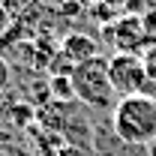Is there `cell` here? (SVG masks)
Returning <instances> with one entry per match:
<instances>
[{
    "instance_id": "5",
    "label": "cell",
    "mask_w": 156,
    "mask_h": 156,
    "mask_svg": "<svg viewBox=\"0 0 156 156\" xmlns=\"http://www.w3.org/2000/svg\"><path fill=\"white\" fill-rule=\"evenodd\" d=\"M60 54H63V60L72 69V66L84 63V60L99 57V45L90 36H84V33H69V36L63 39V45H60Z\"/></svg>"
},
{
    "instance_id": "9",
    "label": "cell",
    "mask_w": 156,
    "mask_h": 156,
    "mask_svg": "<svg viewBox=\"0 0 156 156\" xmlns=\"http://www.w3.org/2000/svg\"><path fill=\"white\" fill-rule=\"evenodd\" d=\"M45 3H66V0H45Z\"/></svg>"
},
{
    "instance_id": "2",
    "label": "cell",
    "mask_w": 156,
    "mask_h": 156,
    "mask_svg": "<svg viewBox=\"0 0 156 156\" xmlns=\"http://www.w3.org/2000/svg\"><path fill=\"white\" fill-rule=\"evenodd\" d=\"M72 90H75V99L90 105V108H111L114 111L117 105V93L111 87V78H108V57H93V60H84L72 66Z\"/></svg>"
},
{
    "instance_id": "8",
    "label": "cell",
    "mask_w": 156,
    "mask_h": 156,
    "mask_svg": "<svg viewBox=\"0 0 156 156\" xmlns=\"http://www.w3.org/2000/svg\"><path fill=\"white\" fill-rule=\"evenodd\" d=\"M102 3H105V6H129L132 0H102Z\"/></svg>"
},
{
    "instance_id": "7",
    "label": "cell",
    "mask_w": 156,
    "mask_h": 156,
    "mask_svg": "<svg viewBox=\"0 0 156 156\" xmlns=\"http://www.w3.org/2000/svg\"><path fill=\"white\" fill-rule=\"evenodd\" d=\"M9 18H12V15H9V12H6L3 6H0V33L6 30V24H9Z\"/></svg>"
},
{
    "instance_id": "1",
    "label": "cell",
    "mask_w": 156,
    "mask_h": 156,
    "mask_svg": "<svg viewBox=\"0 0 156 156\" xmlns=\"http://www.w3.org/2000/svg\"><path fill=\"white\" fill-rule=\"evenodd\" d=\"M111 132L132 147H150L156 141V96L138 93L117 99L111 111Z\"/></svg>"
},
{
    "instance_id": "6",
    "label": "cell",
    "mask_w": 156,
    "mask_h": 156,
    "mask_svg": "<svg viewBox=\"0 0 156 156\" xmlns=\"http://www.w3.org/2000/svg\"><path fill=\"white\" fill-rule=\"evenodd\" d=\"M0 6H3L9 15H18V12H24V9L30 6V0H0Z\"/></svg>"
},
{
    "instance_id": "4",
    "label": "cell",
    "mask_w": 156,
    "mask_h": 156,
    "mask_svg": "<svg viewBox=\"0 0 156 156\" xmlns=\"http://www.w3.org/2000/svg\"><path fill=\"white\" fill-rule=\"evenodd\" d=\"M111 42H114L117 51H126V54H138L147 42H153L147 27H144V18L141 15H126L111 24Z\"/></svg>"
},
{
    "instance_id": "3",
    "label": "cell",
    "mask_w": 156,
    "mask_h": 156,
    "mask_svg": "<svg viewBox=\"0 0 156 156\" xmlns=\"http://www.w3.org/2000/svg\"><path fill=\"white\" fill-rule=\"evenodd\" d=\"M108 78H111V87L120 99L147 93V87H150V72H147V63L141 54L114 51L108 57Z\"/></svg>"
}]
</instances>
